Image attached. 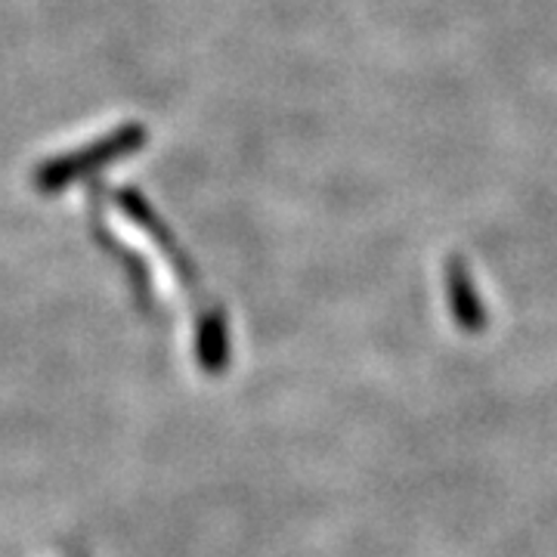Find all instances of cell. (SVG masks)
<instances>
[{
    "instance_id": "obj_1",
    "label": "cell",
    "mask_w": 557,
    "mask_h": 557,
    "mask_svg": "<svg viewBox=\"0 0 557 557\" xmlns=\"http://www.w3.org/2000/svg\"><path fill=\"white\" fill-rule=\"evenodd\" d=\"M199 362L211 375L223 372L230 362V335H226V319L220 313L205 317L199 325Z\"/></svg>"
}]
</instances>
